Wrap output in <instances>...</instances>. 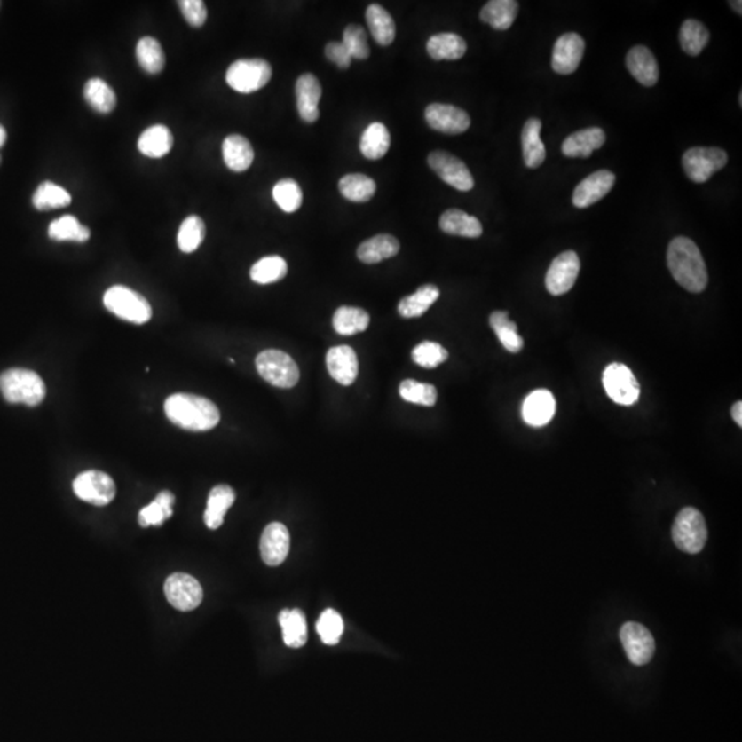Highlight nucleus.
I'll use <instances>...</instances> for the list:
<instances>
[{"instance_id": "f257e3e1", "label": "nucleus", "mask_w": 742, "mask_h": 742, "mask_svg": "<svg viewBox=\"0 0 742 742\" xmlns=\"http://www.w3.org/2000/svg\"><path fill=\"white\" fill-rule=\"evenodd\" d=\"M669 271L682 288L691 293H701L708 285V272L700 249L693 241L676 237L667 252Z\"/></svg>"}, {"instance_id": "f03ea898", "label": "nucleus", "mask_w": 742, "mask_h": 742, "mask_svg": "<svg viewBox=\"0 0 742 742\" xmlns=\"http://www.w3.org/2000/svg\"><path fill=\"white\" fill-rule=\"evenodd\" d=\"M168 420L182 430L207 432L219 423L220 411L215 403L192 393H175L165 400Z\"/></svg>"}, {"instance_id": "7ed1b4c3", "label": "nucleus", "mask_w": 742, "mask_h": 742, "mask_svg": "<svg viewBox=\"0 0 742 742\" xmlns=\"http://www.w3.org/2000/svg\"><path fill=\"white\" fill-rule=\"evenodd\" d=\"M0 392L7 402L35 407L46 398V385L37 373L27 368H10L0 375Z\"/></svg>"}, {"instance_id": "20e7f679", "label": "nucleus", "mask_w": 742, "mask_h": 742, "mask_svg": "<svg viewBox=\"0 0 742 742\" xmlns=\"http://www.w3.org/2000/svg\"><path fill=\"white\" fill-rule=\"evenodd\" d=\"M104 304L116 317L135 325H144L152 320V307L146 298L122 285L110 288L105 292Z\"/></svg>"}, {"instance_id": "39448f33", "label": "nucleus", "mask_w": 742, "mask_h": 742, "mask_svg": "<svg viewBox=\"0 0 742 742\" xmlns=\"http://www.w3.org/2000/svg\"><path fill=\"white\" fill-rule=\"evenodd\" d=\"M256 368L268 383L283 390L296 387L300 380L297 363L283 351H263L256 358Z\"/></svg>"}, {"instance_id": "423d86ee", "label": "nucleus", "mask_w": 742, "mask_h": 742, "mask_svg": "<svg viewBox=\"0 0 742 742\" xmlns=\"http://www.w3.org/2000/svg\"><path fill=\"white\" fill-rule=\"evenodd\" d=\"M708 538L706 520L700 511L684 508L679 511L673 525V541L684 553L697 554L703 550Z\"/></svg>"}, {"instance_id": "0eeeda50", "label": "nucleus", "mask_w": 742, "mask_h": 742, "mask_svg": "<svg viewBox=\"0 0 742 742\" xmlns=\"http://www.w3.org/2000/svg\"><path fill=\"white\" fill-rule=\"evenodd\" d=\"M271 76L272 69L265 59H238L228 67L225 82L241 94H252L267 85Z\"/></svg>"}, {"instance_id": "6e6552de", "label": "nucleus", "mask_w": 742, "mask_h": 742, "mask_svg": "<svg viewBox=\"0 0 742 742\" xmlns=\"http://www.w3.org/2000/svg\"><path fill=\"white\" fill-rule=\"evenodd\" d=\"M727 153L719 147H691L684 153L682 164L689 179L706 183L712 175L726 167Z\"/></svg>"}, {"instance_id": "1a4fd4ad", "label": "nucleus", "mask_w": 742, "mask_h": 742, "mask_svg": "<svg viewBox=\"0 0 742 742\" xmlns=\"http://www.w3.org/2000/svg\"><path fill=\"white\" fill-rule=\"evenodd\" d=\"M604 388L613 402L621 406H633L638 402L641 387L633 371L621 363H612L604 371Z\"/></svg>"}, {"instance_id": "9d476101", "label": "nucleus", "mask_w": 742, "mask_h": 742, "mask_svg": "<svg viewBox=\"0 0 742 742\" xmlns=\"http://www.w3.org/2000/svg\"><path fill=\"white\" fill-rule=\"evenodd\" d=\"M74 491L84 502L105 506L116 496V484L107 473L87 470L75 478Z\"/></svg>"}, {"instance_id": "9b49d317", "label": "nucleus", "mask_w": 742, "mask_h": 742, "mask_svg": "<svg viewBox=\"0 0 742 742\" xmlns=\"http://www.w3.org/2000/svg\"><path fill=\"white\" fill-rule=\"evenodd\" d=\"M428 164L443 182L453 186L454 189L469 192L475 187V179L465 162L456 159L455 155L450 153L443 152V150L430 153L428 155Z\"/></svg>"}, {"instance_id": "f8f14e48", "label": "nucleus", "mask_w": 742, "mask_h": 742, "mask_svg": "<svg viewBox=\"0 0 742 742\" xmlns=\"http://www.w3.org/2000/svg\"><path fill=\"white\" fill-rule=\"evenodd\" d=\"M164 591L168 603L182 612L194 611L204 598L201 584L187 573L170 575L165 581Z\"/></svg>"}, {"instance_id": "ddd939ff", "label": "nucleus", "mask_w": 742, "mask_h": 742, "mask_svg": "<svg viewBox=\"0 0 742 742\" xmlns=\"http://www.w3.org/2000/svg\"><path fill=\"white\" fill-rule=\"evenodd\" d=\"M620 641L623 643L627 658L635 666H646L653 659L656 642L651 631L642 624L628 621L620 630Z\"/></svg>"}, {"instance_id": "4468645a", "label": "nucleus", "mask_w": 742, "mask_h": 742, "mask_svg": "<svg viewBox=\"0 0 742 742\" xmlns=\"http://www.w3.org/2000/svg\"><path fill=\"white\" fill-rule=\"evenodd\" d=\"M580 271V260L573 250L556 256L546 274V288L553 296L568 293L575 287Z\"/></svg>"}, {"instance_id": "2eb2a0df", "label": "nucleus", "mask_w": 742, "mask_h": 742, "mask_svg": "<svg viewBox=\"0 0 742 742\" xmlns=\"http://www.w3.org/2000/svg\"><path fill=\"white\" fill-rule=\"evenodd\" d=\"M425 120L435 131L448 135L463 134L470 127L468 113L454 105H430L425 110Z\"/></svg>"}, {"instance_id": "dca6fc26", "label": "nucleus", "mask_w": 742, "mask_h": 742, "mask_svg": "<svg viewBox=\"0 0 742 742\" xmlns=\"http://www.w3.org/2000/svg\"><path fill=\"white\" fill-rule=\"evenodd\" d=\"M584 47L586 44L580 35L571 32L558 37L554 44L551 59L554 72L558 75H572L583 59Z\"/></svg>"}, {"instance_id": "f3484780", "label": "nucleus", "mask_w": 742, "mask_h": 742, "mask_svg": "<svg viewBox=\"0 0 742 742\" xmlns=\"http://www.w3.org/2000/svg\"><path fill=\"white\" fill-rule=\"evenodd\" d=\"M615 182L616 177L611 170H596L576 186L572 198L573 205L581 209L591 207L611 192Z\"/></svg>"}, {"instance_id": "a211bd4d", "label": "nucleus", "mask_w": 742, "mask_h": 742, "mask_svg": "<svg viewBox=\"0 0 742 742\" xmlns=\"http://www.w3.org/2000/svg\"><path fill=\"white\" fill-rule=\"evenodd\" d=\"M290 549V535L287 526L280 523H271L265 526L260 539V553L267 565L278 566L287 560Z\"/></svg>"}, {"instance_id": "6ab92c4d", "label": "nucleus", "mask_w": 742, "mask_h": 742, "mask_svg": "<svg viewBox=\"0 0 742 742\" xmlns=\"http://www.w3.org/2000/svg\"><path fill=\"white\" fill-rule=\"evenodd\" d=\"M326 366L330 375L341 385H352L359 373V363L355 351L348 345L330 348L326 355Z\"/></svg>"}, {"instance_id": "aec40b11", "label": "nucleus", "mask_w": 742, "mask_h": 742, "mask_svg": "<svg viewBox=\"0 0 742 742\" xmlns=\"http://www.w3.org/2000/svg\"><path fill=\"white\" fill-rule=\"evenodd\" d=\"M320 97L322 87L320 80L311 74H304L298 77L296 83V98H297L298 114L305 122H315L320 119Z\"/></svg>"}, {"instance_id": "412c9836", "label": "nucleus", "mask_w": 742, "mask_h": 742, "mask_svg": "<svg viewBox=\"0 0 742 742\" xmlns=\"http://www.w3.org/2000/svg\"><path fill=\"white\" fill-rule=\"evenodd\" d=\"M605 132L598 127L586 128L575 134L569 135L564 140L563 153L572 159H588L596 150L601 149L605 144Z\"/></svg>"}, {"instance_id": "4be33fe9", "label": "nucleus", "mask_w": 742, "mask_h": 742, "mask_svg": "<svg viewBox=\"0 0 742 742\" xmlns=\"http://www.w3.org/2000/svg\"><path fill=\"white\" fill-rule=\"evenodd\" d=\"M556 414V399L550 391H533L526 396L523 405V418L528 425L545 426Z\"/></svg>"}, {"instance_id": "5701e85b", "label": "nucleus", "mask_w": 742, "mask_h": 742, "mask_svg": "<svg viewBox=\"0 0 742 742\" xmlns=\"http://www.w3.org/2000/svg\"><path fill=\"white\" fill-rule=\"evenodd\" d=\"M626 65L634 79L638 80L642 85L653 87L658 83L660 76L658 61L648 47H633L627 54Z\"/></svg>"}, {"instance_id": "b1692460", "label": "nucleus", "mask_w": 742, "mask_h": 742, "mask_svg": "<svg viewBox=\"0 0 742 742\" xmlns=\"http://www.w3.org/2000/svg\"><path fill=\"white\" fill-rule=\"evenodd\" d=\"M225 164L234 172H244L255 159L252 145L242 135H230L223 142Z\"/></svg>"}, {"instance_id": "393cba45", "label": "nucleus", "mask_w": 742, "mask_h": 742, "mask_svg": "<svg viewBox=\"0 0 742 742\" xmlns=\"http://www.w3.org/2000/svg\"><path fill=\"white\" fill-rule=\"evenodd\" d=\"M400 244L393 235L380 234L365 241L358 248V257L366 264H377L398 255Z\"/></svg>"}, {"instance_id": "a878e982", "label": "nucleus", "mask_w": 742, "mask_h": 742, "mask_svg": "<svg viewBox=\"0 0 742 742\" xmlns=\"http://www.w3.org/2000/svg\"><path fill=\"white\" fill-rule=\"evenodd\" d=\"M438 225L446 234L460 235L465 238H478L483 234V225L480 220L460 209L446 210L441 215Z\"/></svg>"}, {"instance_id": "bb28decb", "label": "nucleus", "mask_w": 742, "mask_h": 742, "mask_svg": "<svg viewBox=\"0 0 742 742\" xmlns=\"http://www.w3.org/2000/svg\"><path fill=\"white\" fill-rule=\"evenodd\" d=\"M541 122L530 119L525 122L521 134L524 162L528 168L541 167L546 160V147L541 139Z\"/></svg>"}, {"instance_id": "cd10ccee", "label": "nucleus", "mask_w": 742, "mask_h": 742, "mask_svg": "<svg viewBox=\"0 0 742 742\" xmlns=\"http://www.w3.org/2000/svg\"><path fill=\"white\" fill-rule=\"evenodd\" d=\"M174 137L165 125L157 124L147 128L138 140V149L150 159H162L172 149Z\"/></svg>"}, {"instance_id": "c85d7f7f", "label": "nucleus", "mask_w": 742, "mask_h": 742, "mask_svg": "<svg viewBox=\"0 0 742 742\" xmlns=\"http://www.w3.org/2000/svg\"><path fill=\"white\" fill-rule=\"evenodd\" d=\"M235 501V493L232 487L220 484L210 491L207 510L204 513L205 524L209 530H217L225 521V513Z\"/></svg>"}, {"instance_id": "c756f323", "label": "nucleus", "mask_w": 742, "mask_h": 742, "mask_svg": "<svg viewBox=\"0 0 742 742\" xmlns=\"http://www.w3.org/2000/svg\"><path fill=\"white\" fill-rule=\"evenodd\" d=\"M283 642L289 648L298 649L307 643L308 630L304 613L298 609H285L280 613Z\"/></svg>"}, {"instance_id": "7c9ffc66", "label": "nucleus", "mask_w": 742, "mask_h": 742, "mask_svg": "<svg viewBox=\"0 0 742 742\" xmlns=\"http://www.w3.org/2000/svg\"><path fill=\"white\" fill-rule=\"evenodd\" d=\"M466 49L468 46H466L465 40L460 35L455 34L433 35L426 44L428 54L435 61H443V59L455 61V59H462Z\"/></svg>"}, {"instance_id": "2f4dec72", "label": "nucleus", "mask_w": 742, "mask_h": 742, "mask_svg": "<svg viewBox=\"0 0 742 742\" xmlns=\"http://www.w3.org/2000/svg\"><path fill=\"white\" fill-rule=\"evenodd\" d=\"M518 4L515 0H491L481 9L480 19L496 31H506L517 17Z\"/></svg>"}, {"instance_id": "473e14b6", "label": "nucleus", "mask_w": 742, "mask_h": 742, "mask_svg": "<svg viewBox=\"0 0 742 742\" xmlns=\"http://www.w3.org/2000/svg\"><path fill=\"white\" fill-rule=\"evenodd\" d=\"M368 29L381 46H390L395 40L396 25L392 16L380 4H370L366 10Z\"/></svg>"}, {"instance_id": "72a5a7b5", "label": "nucleus", "mask_w": 742, "mask_h": 742, "mask_svg": "<svg viewBox=\"0 0 742 742\" xmlns=\"http://www.w3.org/2000/svg\"><path fill=\"white\" fill-rule=\"evenodd\" d=\"M391 146V134L381 122H373L366 128L360 138V152L368 160H380L387 154Z\"/></svg>"}, {"instance_id": "f704fd0d", "label": "nucleus", "mask_w": 742, "mask_h": 742, "mask_svg": "<svg viewBox=\"0 0 742 742\" xmlns=\"http://www.w3.org/2000/svg\"><path fill=\"white\" fill-rule=\"evenodd\" d=\"M440 297V290L435 285H423L417 292L402 298L398 305V311L403 318H418L432 307L433 303Z\"/></svg>"}, {"instance_id": "c9c22d12", "label": "nucleus", "mask_w": 742, "mask_h": 742, "mask_svg": "<svg viewBox=\"0 0 742 742\" xmlns=\"http://www.w3.org/2000/svg\"><path fill=\"white\" fill-rule=\"evenodd\" d=\"M370 325V315L362 308H338L333 317V328L341 335H353L365 332Z\"/></svg>"}, {"instance_id": "e433bc0d", "label": "nucleus", "mask_w": 742, "mask_h": 742, "mask_svg": "<svg viewBox=\"0 0 742 742\" xmlns=\"http://www.w3.org/2000/svg\"><path fill=\"white\" fill-rule=\"evenodd\" d=\"M84 99L95 112L107 114L116 107V92L102 79H90L84 85Z\"/></svg>"}, {"instance_id": "4c0bfd02", "label": "nucleus", "mask_w": 742, "mask_h": 742, "mask_svg": "<svg viewBox=\"0 0 742 742\" xmlns=\"http://www.w3.org/2000/svg\"><path fill=\"white\" fill-rule=\"evenodd\" d=\"M490 325L506 351L511 353H518L523 350L524 340L518 335L517 325L509 320L508 312L495 311V312L491 313Z\"/></svg>"}, {"instance_id": "58836bf2", "label": "nucleus", "mask_w": 742, "mask_h": 742, "mask_svg": "<svg viewBox=\"0 0 742 742\" xmlns=\"http://www.w3.org/2000/svg\"><path fill=\"white\" fill-rule=\"evenodd\" d=\"M338 189H340L343 197L347 198L350 201L367 202L375 197L377 185H375V180L366 177V175L350 174L345 175L338 182Z\"/></svg>"}, {"instance_id": "ea45409f", "label": "nucleus", "mask_w": 742, "mask_h": 742, "mask_svg": "<svg viewBox=\"0 0 742 742\" xmlns=\"http://www.w3.org/2000/svg\"><path fill=\"white\" fill-rule=\"evenodd\" d=\"M174 493H170V491H162V493H160L150 505H147L146 508L139 511L138 521H139L140 526L146 528V526L150 525H162L164 521L172 517V513H174L172 511V506H174Z\"/></svg>"}, {"instance_id": "a19ab883", "label": "nucleus", "mask_w": 742, "mask_h": 742, "mask_svg": "<svg viewBox=\"0 0 742 742\" xmlns=\"http://www.w3.org/2000/svg\"><path fill=\"white\" fill-rule=\"evenodd\" d=\"M137 59L140 67L150 75H157L164 69L165 54L154 37H142L137 44Z\"/></svg>"}, {"instance_id": "79ce46f5", "label": "nucleus", "mask_w": 742, "mask_h": 742, "mask_svg": "<svg viewBox=\"0 0 742 742\" xmlns=\"http://www.w3.org/2000/svg\"><path fill=\"white\" fill-rule=\"evenodd\" d=\"M679 40H681L682 50L686 54L696 57V55L701 54V51L708 44L709 32L700 21L686 20L682 24Z\"/></svg>"}, {"instance_id": "37998d69", "label": "nucleus", "mask_w": 742, "mask_h": 742, "mask_svg": "<svg viewBox=\"0 0 742 742\" xmlns=\"http://www.w3.org/2000/svg\"><path fill=\"white\" fill-rule=\"evenodd\" d=\"M288 274V264L280 256H267L250 268V280L260 285L278 282Z\"/></svg>"}, {"instance_id": "c03bdc74", "label": "nucleus", "mask_w": 742, "mask_h": 742, "mask_svg": "<svg viewBox=\"0 0 742 742\" xmlns=\"http://www.w3.org/2000/svg\"><path fill=\"white\" fill-rule=\"evenodd\" d=\"M49 235L55 241H75V242H85L90 240L89 228L83 225L76 217L72 215H65L59 219L52 220L49 225Z\"/></svg>"}, {"instance_id": "a18cd8bd", "label": "nucleus", "mask_w": 742, "mask_h": 742, "mask_svg": "<svg viewBox=\"0 0 742 742\" xmlns=\"http://www.w3.org/2000/svg\"><path fill=\"white\" fill-rule=\"evenodd\" d=\"M32 202L39 210L59 209L67 207L72 202V197L61 186L43 182L35 192Z\"/></svg>"}, {"instance_id": "49530a36", "label": "nucleus", "mask_w": 742, "mask_h": 742, "mask_svg": "<svg viewBox=\"0 0 742 742\" xmlns=\"http://www.w3.org/2000/svg\"><path fill=\"white\" fill-rule=\"evenodd\" d=\"M205 223L201 217H186L178 233V247L183 253H193L204 242Z\"/></svg>"}, {"instance_id": "de8ad7c7", "label": "nucleus", "mask_w": 742, "mask_h": 742, "mask_svg": "<svg viewBox=\"0 0 742 742\" xmlns=\"http://www.w3.org/2000/svg\"><path fill=\"white\" fill-rule=\"evenodd\" d=\"M272 197L283 212L293 213L302 207V187L293 179H282L274 186Z\"/></svg>"}, {"instance_id": "09e8293b", "label": "nucleus", "mask_w": 742, "mask_h": 742, "mask_svg": "<svg viewBox=\"0 0 742 742\" xmlns=\"http://www.w3.org/2000/svg\"><path fill=\"white\" fill-rule=\"evenodd\" d=\"M399 393L406 402L426 406V407H432L438 400V390L433 385L414 380L403 381L399 388Z\"/></svg>"}, {"instance_id": "8fccbe9b", "label": "nucleus", "mask_w": 742, "mask_h": 742, "mask_svg": "<svg viewBox=\"0 0 742 742\" xmlns=\"http://www.w3.org/2000/svg\"><path fill=\"white\" fill-rule=\"evenodd\" d=\"M317 631L325 645H337L344 631V623L340 613L335 609L323 611L317 623Z\"/></svg>"}, {"instance_id": "3c124183", "label": "nucleus", "mask_w": 742, "mask_h": 742, "mask_svg": "<svg viewBox=\"0 0 742 742\" xmlns=\"http://www.w3.org/2000/svg\"><path fill=\"white\" fill-rule=\"evenodd\" d=\"M448 359V352L433 341H423L413 350V360L423 368H435Z\"/></svg>"}, {"instance_id": "603ef678", "label": "nucleus", "mask_w": 742, "mask_h": 742, "mask_svg": "<svg viewBox=\"0 0 742 742\" xmlns=\"http://www.w3.org/2000/svg\"><path fill=\"white\" fill-rule=\"evenodd\" d=\"M343 44L356 59H367L370 49L367 44V34L359 25H348L343 34Z\"/></svg>"}, {"instance_id": "864d4df0", "label": "nucleus", "mask_w": 742, "mask_h": 742, "mask_svg": "<svg viewBox=\"0 0 742 742\" xmlns=\"http://www.w3.org/2000/svg\"><path fill=\"white\" fill-rule=\"evenodd\" d=\"M178 4L192 27L201 28L207 22L208 10L202 0H182Z\"/></svg>"}, {"instance_id": "5fc2aeb1", "label": "nucleus", "mask_w": 742, "mask_h": 742, "mask_svg": "<svg viewBox=\"0 0 742 742\" xmlns=\"http://www.w3.org/2000/svg\"><path fill=\"white\" fill-rule=\"evenodd\" d=\"M325 55L326 59L337 65L341 69H348L351 67V62H352V57L345 49L343 42L328 43V46L325 47Z\"/></svg>"}, {"instance_id": "6e6d98bb", "label": "nucleus", "mask_w": 742, "mask_h": 742, "mask_svg": "<svg viewBox=\"0 0 742 742\" xmlns=\"http://www.w3.org/2000/svg\"><path fill=\"white\" fill-rule=\"evenodd\" d=\"M731 417H733L734 422H736L737 425L742 426V405H741V402L734 403L733 408H731Z\"/></svg>"}, {"instance_id": "4d7b16f0", "label": "nucleus", "mask_w": 742, "mask_h": 742, "mask_svg": "<svg viewBox=\"0 0 742 742\" xmlns=\"http://www.w3.org/2000/svg\"><path fill=\"white\" fill-rule=\"evenodd\" d=\"M7 140V132L4 130V125L0 124V147L4 146L6 144Z\"/></svg>"}, {"instance_id": "13d9d810", "label": "nucleus", "mask_w": 742, "mask_h": 742, "mask_svg": "<svg viewBox=\"0 0 742 742\" xmlns=\"http://www.w3.org/2000/svg\"><path fill=\"white\" fill-rule=\"evenodd\" d=\"M730 4H731V6H733V9L736 10V12H738V14H741V12H742V9H741L742 4H741V2H739V0H738V2H730Z\"/></svg>"}]
</instances>
